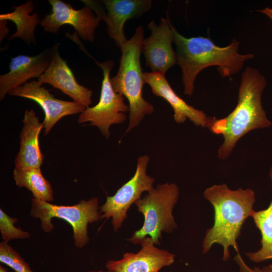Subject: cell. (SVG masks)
I'll return each mask as SVG.
<instances>
[{"label":"cell","instance_id":"obj_24","mask_svg":"<svg viewBox=\"0 0 272 272\" xmlns=\"http://www.w3.org/2000/svg\"><path fill=\"white\" fill-rule=\"evenodd\" d=\"M7 20H0V40L1 42L8 34L9 29L7 26Z\"/></svg>","mask_w":272,"mask_h":272},{"label":"cell","instance_id":"obj_6","mask_svg":"<svg viewBox=\"0 0 272 272\" xmlns=\"http://www.w3.org/2000/svg\"><path fill=\"white\" fill-rule=\"evenodd\" d=\"M30 215L39 218L43 231L50 232L54 227L51 223L53 218L63 219L72 227L73 238L76 247L81 248L89 241L88 226L100 219L98 199L93 197L81 200L72 206L56 205L31 198Z\"/></svg>","mask_w":272,"mask_h":272},{"label":"cell","instance_id":"obj_4","mask_svg":"<svg viewBox=\"0 0 272 272\" xmlns=\"http://www.w3.org/2000/svg\"><path fill=\"white\" fill-rule=\"evenodd\" d=\"M144 36L143 26H138L134 34L121 49L118 72L110 78L114 91L125 96L129 102V123L125 133L139 125L146 115L154 111L153 105L144 99L142 93L146 83L140 61Z\"/></svg>","mask_w":272,"mask_h":272},{"label":"cell","instance_id":"obj_1","mask_svg":"<svg viewBox=\"0 0 272 272\" xmlns=\"http://www.w3.org/2000/svg\"><path fill=\"white\" fill-rule=\"evenodd\" d=\"M266 85L264 77L258 70L246 67L241 75L236 106L224 118L214 117L209 129L215 134H222L224 138L218 150L220 160L227 159L239 140L247 132L271 125L261 103Z\"/></svg>","mask_w":272,"mask_h":272},{"label":"cell","instance_id":"obj_19","mask_svg":"<svg viewBox=\"0 0 272 272\" xmlns=\"http://www.w3.org/2000/svg\"><path fill=\"white\" fill-rule=\"evenodd\" d=\"M13 177L16 184L30 191L33 198L49 202L53 200L52 186L42 175L40 167H15Z\"/></svg>","mask_w":272,"mask_h":272},{"label":"cell","instance_id":"obj_17","mask_svg":"<svg viewBox=\"0 0 272 272\" xmlns=\"http://www.w3.org/2000/svg\"><path fill=\"white\" fill-rule=\"evenodd\" d=\"M23 125L20 134V146L15 160L17 168L40 167L44 155L39 146V138L44 127L33 109H26L22 120Z\"/></svg>","mask_w":272,"mask_h":272},{"label":"cell","instance_id":"obj_22","mask_svg":"<svg viewBox=\"0 0 272 272\" xmlns=\"http://www.w3.org/2000/svg\"><path fill=\"white\" fill-rule=\"evenodd\" d=\"M17 222L16 218L9 216L1 209L0 231L4 241L8 242L13 239H23L30 237L28 232L23 230L20 227H15V224Z\"/></svg>","mask_w":272,"mask_h":272},{"label":"cell","instance_id":"obj_16","mask_svg":"<svg viewBox=\"0 0 272 272\" xmlns=\"http://www.w3.org/2000/svg\"><path fill=\"white\" fill-rule=\"evenodd\" d=\"M106 10L102 20L107 25L108 35L121 49L126 42L123 30L129 19L139 18L152 7L150 0H103Z\"/></svg>","mask_w":272,"mask_h":272},{"label":"cell","instance_id":"obj_9","mask_svg":"<svg viewBox=\"0 0 272 272\" xmlns=\"http://www.w3.org/2000/svg\"><path fill=\"white\" fill-rule=\"evenodd\" d=\"M51 12L40 21L45 31L57 34L61 26L72 25L79 36L85 41L93 43L96 28L101 20L88 6L79 10L60 0H49Z\"/></svg>","mask_w":272,"mask_h":272},{"label":"cell","instance_id":"obj_7","mask_svg":"<svg viewBox=\"0 0 272 272\" xmlns=\"http://www.w3.org/2000/svg\"><path fill=\"white\" fill-rule=\"evenodd\" d=\"M95 61L103 71L99 101L80 113L78 122L80 124L90 122V125L97 126L102 135L108 139L110 126L123 123L126 120L125 112L129 111V106L125 104L123 96L116 93L112 87L110 73L114 61L112 59L102 62Z\"/></svg>","mask_w":272,"mask_h":272},{"label":"cell","instance_id":"obj_21","mask_svg":"<svg viewBox=\"0 0 272 272\" xmlns=\"http://www.w3.org/2000/svg\"><path fill=\"white\" fill-rule=\"evenodd\" d=\"M0 261L16 272H34L20 254L4 241L0 243Z\"/></svg>","mask_w":272,"mask_h":272},{"label":"cell","instance_id":"obj_11","mask_svg":"<svg viewBox=\"0 0 272 272\" xmlns=\"http://www.w3.org/2000/svg\"><path fill=\"white\" fill-rule=\"evenodd\" d=\"M38 81L33 80L10 91L8 94L33 100L43 109L45 117L44 135L62 117L81 113L86 107L75 101L55 98Z\"/></svg>","mask_w":272,"mask_h":272},{"label":"cell","instance_id":"obj_15","mask_svg":"<svg viewBox=\"0 0 272 272\" xmlns=\"http://www.w3.org/2000/svg\"><path fill=\"white\" fill-rule=\"evenodd\" d=\"M144 78L153 94L163 98L171 105L177 123H183L188 118L197 126L209 128L214 118L207 116L203 111L187 104L174 92L165 76L158 73L145 72Z\"/></svg>","mask_w":272,"mask_h":272},{"label":"cell","instance_id":"obj_2","mask_svg":"<svg viewBox=\"0 0 272 272\" xmlns=\"http://www.w3.org/2000/svg\"><path fill=\"white\" fill-rule=\"evenodd\" d=\"M171 28L174 36L177 64L181 70L185 95H192L196 78L204 69L216 66L223 78L230 77L241 70L245 61L254 57L251 53H239V42L235 38L228 45L220 47L209 38H186L172 24Z\"/></svg>","mask_w":272,"mask_h":272},{"label":"cell","instance_id":"obj_27","mask_svg":"<svg viewBox=\"0 0 272 272\" xmlns=\"http://www.w3.org/2000/svg\"><path fill=\"white\" fill-rule=\"evenodd\" d=\"M90 272H112V271H109V270H107V271H104V270H98V271H90Z\"/></svg>","mask_w":272,"mask_h":272},{"label":"cell","instance_id":"obj_18","mask_svg":"<svg viewBox=\"0 0 272 272\" xmlns=\"http://www.w3.org/2000/svg\"><path fill=\"white\" fill-rule=\"evenodd\" d=\"M34 8L30 0L19 6L13 7L14 10L12 12L0 15V20H10L16 24V31L11 36L10 40L19 38L28 45L35 43L34 31L41 20L37 13L29 14Z\"/></svg>","mask_w":272,"mask_h":272},{"label":"cell","instance_id":"obj_23","mask_svg":"<svg viewBox=\"0 0 272 272\" xmlns=\"http://www.w3.org/2000/svg\"><path fill=\"white\" fill-rule=\"evenodd\" d=\"M234 260L239 266L240 272H272V264L263 266L262 268L254 267L252 268L245 262L240 253H237Z\"/></svg>","mask_w":272,"mask_h":272},{"label":"cell","instance_id":"obj_14","mask_svg":"<svg viewBox=\"0 0 272 272\" xmlns=\"http://www.w3.org/2000/svg\"><path fill=\"white\" fill-rule=\"evenodd\" d=\"M52 48L35 56L19 55L11 59L9 71L0 76V100L6 95L34 78H38L50 63Z\"/></svg>","mask_w":272,"mask_h":272},{"label":"cell","instance_id":"obj_26","mask_svg":"<svg viewBox=\"0 0 272 272\" xmlns=\"http://www.w3.org/2000/svg\"><path fill=\"white\" fill-rule=\"evenodd\" d=\"M0 272H9L7 269L2 265H0Z\"/></svg>","mask_w":272,"mask_h":272},{"label":"cell","instance_id":"obj_12","mask_svg":"<svg viewBox=\"0 0 272 272\" xmlns=\"http://www.w3.org/2000/svg\"><path fill=\"white\" fill-rule=\"evenodd\" d=\"M141 249L137 253L126 252L119 260H109L105 267L112 272H159L163 267L172 264L175 255L158 248L149 236L140 243Z\"/></svg>","mask_w":272,"mask_h":272},{"label":"cell","instance_id":"obj_8","mask_svg":"<svg viewBox=\"0 0 272 272\" xmlns=\"http://www.w3.org/2000/svg\"><path fill=\"white\" fill-rule=\"evenodd\" d=\"M150 158L144 155L137 160L136 171L132 177L120 187L114 195L108 196L100 207V219H111L113 230L117 232L127 219L130 206L141 198L142 193L154 189V178L147 174Z\"/></svg>","mask_w":272,"mask_h":272},{"label":"cell","instance_id":"obj_20","mask_svg":"<svg viewBox=\"0 0 272 272\" xmlns=\"http://www.w3.org/2000/svg\"><path fill=\"white\" fill-rule=\"evenodd\" d=\"M269 176L272 183V167ZM250 217L260 231L261 248L256 252H246V255L250 260L257 263L272 259V199L266 209L257 212L253 210Z\"/></svg>","mask_w":272,"mask_h":272},{"label":"cell","instance_id":"obj_3","mask_svg":"<svg viewBox=\"0 0 272 272\" xmlns=\"http://www.w3.org/2000/svg\"><path fill=\"white\" fill-rule=\"evenodd\" d=\"M204 197L214 209L213 226L206 230L202 241V253L219 244L223 247V260L230 258V247L239 253L237 239L243 223L250 217L255 201L254 192L250 188L231 190L226 183L213 185L206 189Z\"/></svg>","mask_w":272,"mask_h":272},{"label":"cell","instance_id":"obj_25","mask_svg":"<svg viewBox=\"0 0 272 272\" xmlns=\"http://www.w3.org/2000/svg\"><path fill=\"white\" fill-rule=\"evenodd\" d=\"M257 11L266 15L272 21V8L266 7L262 10H257Z\"/></svg>","mask_w":272,"mask_h":272},{"label":"cell","instance_id":"obj_5","mask_svg":"<svg viewBox=\"0 0 272 272\" xmlns=\"http://www.w3.org/2000/svg\"><path fill=\"white\" fill-rule=\"evenodd\" d=\"M179 195V188L175 183L158 184L134 205L142 214L144 221L142 227L127 239L134 244H140L145 237H150L156 245H160L162 233H171L177 229L173 215V209Z\"/></svg>","mask_w":272,"mask_h":272},{"label":"cell","instance_id":"obj_13","mask_svg":"<svg viewBox=\"0 0 272 272\" xmlns=\"http://www.w3.org/2000/svg\"><path fill=\"white\" fill-rule=\"evenodd\" d=\"M58 46L57 43L52 47L50 63L38 81L60 90L74 101L88 108L92 103V91L77 82L66 61L61 57Z\"/></svg>","mask_w":272,"mask_h":272},{"label":"cell","instance_id":"obj_10","mask_svg":"<svg viewBox=\"0 0 272 272\" xmlns=\"http://www.w3.org/2000/svg\"><path fill=\"white\" fill-rule=\"evenodd\" d=\"M171 26L168 15L161 19L158 25L152 20L147 26L151 34L144 39L143 43L146 66L149 67L152 72L164 76L177 63L176 52L172 47L174 36Z\"/></svg>","mask_w":272,"mask_h":272}]
</instances>
